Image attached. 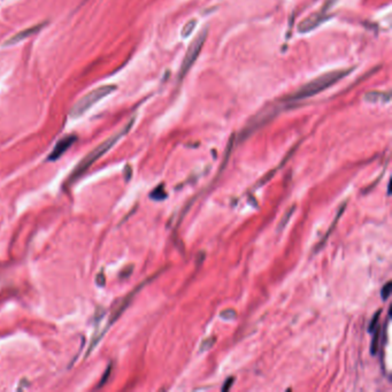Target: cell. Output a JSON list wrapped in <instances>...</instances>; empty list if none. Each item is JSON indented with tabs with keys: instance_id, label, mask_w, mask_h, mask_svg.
<instances>
[{
	"instance_id": "1",
	"label": "cell",
	"mask_w": 392,
	"mask_h": 392,
	"mask_svg": "<svg viewBox=\"0 0 392 392\" xmlns=\"http://www.w3.org/2000/svg\"><path fill=\"white\" fill-rule=\"evenodd\" d=\"M353 69L354 68L335 69V70L324 72V74L320 75V76L313 78L312 81L307 82V83L299 88L298 90H296L291 94H289L288 97H285L283 100L285 103H296L298 100L314 97V95L320 93V92L327 90L328 88H331L332 85L343 80L345 76H347L348 74H351L353 71Z\"/></svg>"
},
{
	"instance_id": "2",
	"label": "cell",
	"mask_w": 392,
	"mask_h": 392,
	"mask_svg": "<svg viewBox=\"0 0 392 392\" xmlns=\"http://www.w3.org/2000/svg\"><path fill=\"white\" fill-rule=\"evenodd\" d=\"M134 123H135V117L131 118V120L128 122L126 126L122 128L120 131H117L116 134L112 135L111 137L105 139L103 143H100L97 147H94L91 152H89L87 156L78 162L77 166L72 169L70 175H69V177L67 179V184L75 183L82 175H83V174L87 173V170L95 162V161L99 160L101 157L105 156V154H106L122 137L126 136V135L129 133V130L131 129V127L134 126Z\"/></svg>"
},
{
	"instance_id": "3",
	"label": "cell",
	"mask_w": 392,
	"mask_h": 392,
	"mask_svg": "<svg viewBox=\"0 0 392 392\" xmlns=\"http://www.w3.org/2000/svg\"><path fill=\"white\" fill-rule=\"evenodd\" d=\"M116 90L117 87L114 84L101 85V87L93 89V90H91L90 92H88L87 94L83 95V97H82L81 99L71 107L69 115H70V117L72 118L82 116V115L87 113L93 105L97 104L98 101L105 99V98L108 97V95L112 94Z\"/></svg>"
},
{
	"instance_id": "4",
	"label": "cell",
	"mask_w": 392,
	"mask_h": 392,
	"mask_svg": "<svg viewBox=\"0 0 392 392\" xmlns=\"http://www.w3.org/2000/svg\"><path fill=\"white\" fill-rule=\"evenodd\" d=\"M207 34H208V28H204L203 30L196 36V38L191 42L189 48H187L186 53L184 55L182 64H181L179 77H177L179 82L183 81V78L186 76V74L189 72L190 69L192 68V66L194 62L197 61V59H198L200 52L203 50V46L206 42Z\"/></svg>"
},
{
	"instance_id": "5",
	"label": "cell",
	"mask_w": 392,
	"mask_h": 392,
	"mask_svg": "<svg viewBox=\"0 0 392 392\" xmlns=\"http://www.w3.org/2000/svg\"><path fill=\"white\" fill-rule=\"evenodd\" d=\"M278 111H279L278 108L274 106V105H273V106H267L263 108L262 111H260L258 114L254 115V116L250 120L248 126L245 127V129L240 133L239 137L240 140H244L245 138H248L250 135L258 130L259 128H261L262 126H265L266 123H268L272 118H274L276 116Z\"/></svg>"
},
{
	"instance_id": "6",
	"label": "cell",
	"mask_w": 392,
	"mask_h": 392,
	"mask_svg": "<svg viewBox=\"0 0 392 392\" xmlns=\"http://www.w3.org/2000/svg\"><path fill=\"white\" fill-rule=\"evenodd\" d=\"M159 274H160V272H158V273H157V274H156V275H153V276H151V277H150V278H147V279H145V281H144L143 283H141V284H139V285H138V286H137V288H136V289H134V290H133V291H131L130 293H128V295L126 296V297H124V298H122V299H121V301H120V302H117V304H116V306H115V307H114V309H113V311H112V314H111V316H110V320H108V323L106 324V327H105V328H104V330H103V335H105V332H106V331L108 330V329H110V327H111V325H112V324H113V323H114V322H115V321H116V320H117V319H118V318H120V316H121L122 314H123V312H124V311H126V309L128 308V306H129V305L131 304V301H133V300H134V298H135V296H136V295H137V293H138V292H139V291H140V290H141V289H143V288H144V286H145V285H146V284H149V283H150L151 281H152V279H154V278H156V277H157V276H158V275H159Z\"/></svg>"
},
{
	"instance_id": "7",
	"label": "cell",
	"mask_w": 392,
	"mask_h": 392,
	"mask_svg": "<svg viewBox=\"0 0 392 392\" xmlns=\"http://www.w3.org/2000/svg\"><path fill=\"white\" fill-rule=\"evenodd\" d=\"M47 24H48V22L44 21V22L37 23V24L31 25V27L23 29V30L16 32V34L14 36H12L11 38H8L7 41L4 43V46H12V45L19 44V43L24 42L25 39L30 38V37H32V36L37 35L38 32H41Z\"/></svg>"
},
{
	"instance_id": "8",
	"label": "cell",
	"mask_w": 392,
	"mask_h": 392,
	"mask_svg": "<svg viewBox=\"0 0 392 392\" xmlns=\"http://www.w3.org/2000/svg\"><path fill=\"white\" fill-rule=\"evenodd\" d=\"M324 13L325 9H322L321 12L314 13V14L309 15L308 18L302 20L298 25V31L300 32V34H307V32L314 30V29L316 27H319L321 23H323L328 20V16H325Z\"/></svg>"
},
{
	"instance_id": "9",
	"label": "cell",
	"mask_w": 392,
	"mask_h": 392,
	"mask_svg": "<svg viewBox=\"0 0 392 392\" xmlns=\"http://www.w3.org/2000/svg\"><path fill=\"white\" fill-rule=\"evenodd\" d=\"M77 140L76 135H68V136H65L64 138H61L60 140L58 141L57 145L54 146V149L52 150V152L48 156L47 160L48 161H55L64 156V154L67 152V151L70 149L71 145Z\"/></svg>"
},
{
	"instance_id": "10",
	"label": "cell",
	"mask_w": 392,
	"mask_h": 392,
	"mask_svg": "<svg viewBox=\"0 0 392 392\" xmlns=\"http://www.w3.org/2000/svg\"><path fill=\"white\" fill-rule=\"evenodd\" d=\"M346 205H347V202H345V203H343L341 206H339V208H338V212H337V214H336V216H335V220H334V222L331 223V226L329 227V229H328V231L325 232V235H324V237L323 238L321 239V242L318 244V245H316V249H315V251H319V250H321L322 248H323L324 246V244H325V242H327L328 240V238L329 237H330V235H331V232L334 231L335 230V227H336V225H337L338 223V221H339V219H341V216H342V214L344 213V210H345V207H346Z\"/></svg>"
},
{
	"instance_id": "11",
	"label": "cell",
	"mask_w": 392,
	"mask_h": 392,
	"mask_svg": "<svg viewBox=\"0 0 392 392\" xmlns=\"http://www.w3.org/2000/svg\"><path fill=\"white\" fill-rule=\"evenodd\" d=\"M364 99L368 103H376L378 100L383 101V103H389L390 101V92H368L364 97Z\"/></svg>"
},
{
	"instance_id": "12",
	"label": "cell",
	"mask_w": 392,
	"mask_h": 392,
	"mask_svg": "<svg viewBox=\"0 0 392 392\" xmlns=\"http://www.w3.org/2000/svg\"><path fill=\"white\" fill-rule=\"evenodd\" d=\"M196 25H197V20L193 19V20H190V21H187L185 24H184L182 31H181V36H182L183 38L189 37V36L193 32Z\"/></svg>"
},
{
	"instance_id": "13",
	"label": "cell",
	"mask_w": 392,
	"mask_h": 392,
	"mask_svg": "<svg viewBox=\"0 0 392 392\" xmlns=\"http://www.w3.org/2000/svg\"><path fill=\"white\" fill-rule=\"evenodd\" d=\"M295 210H296V205H293V206L290 207V208L288 209V212H286L284 215H283L281 222L278 223V228H277L278 231H281V230H283L285 228V226L288 225V222L290 221V217L293 215Z\"/></svg>"
},
{
	"instance_id": "14",
	"label": "cell",
	"mask_w": 392,
	"mask_h": 392,
	"mask_svg": "<svg viewBox=\"0 0 392 392\" xmlns=\"http://www.w3.org/2000/svg\"><path fill=\"white\" fill-rule=\"evenodd\" d=\"M374 331H375V334H374L373 341H371V345H370V353L371 354H375L377 352L378 341H380V335H381V329L376 327V329H375Z\"/></svg>"
},
{
	"instance_id": "15",
	"label": "cell",
	"mask_w": 392,
	"mask_h": 392,
	"mask_svg": "<svg viewBox=\"0 0 392 392\" xmlns=\"http://www.w3.org/2000/svg\"><path fill=\"white\" fill-rule=\"evenodd\" d=\"M150 197L151 198H153L154 200H162L163 198H166L167 194L163 190V185H160V186H158L157 189H154L153 192L150 194Z\"/></svg>"
},
{
	"instance_id": "16",
	"label": "cell",
	"mask_w": 392,
	"mask_h": 392,
	"mask_svg": "<svg viewBox=\"0 0 392 392\" xmlns=\"http://www.w3.org/2000/svg\"><path fill=\"white\" fill-rule=\"evenodd\" d=\"M216 342V338L215 337H208L206 338L205 341L202 343V345H200V348H199V352H205L207 350H209V348H212V346L214 344H215Z\"/></svg>"
},
{
	"instance_id": "17",
	"label": "cell",
	"mask_w": 392,
	"mask_h": 392,
	"mask_svg": "<svg viewBox=\"0 0 392 392\" xmlns=\"http://www.w3.org/2000/svg\"><path fill=\"white\" fill-rule=\"evenodd\" d=\"M276 174V169L275 170H271L268 174H266L265 176L262 177L261 180H259V182L255 184V187H260L262 185H265V184L268 183V181L272 180V177H274V175Z\"/></svg>"
},
{
	"instance_id": "18",
	"label": "cell",
	"mask_w": 392,
	"mask_h": 392,
	"mask_svg": "<svg viewBox=\"0 0 392 392\" xmlns=\"http://www.w3.org/2000/svg\"><path fill=\"white\" fill-rule=\"evenodd\" d=\"M392 291V282H388L383 288H382V299L383 300H387V299L390 297Z\"/></svg>"
},
{
	"instance_id": "19",
	"label": "cell",
	"mask_w": 392,
	"mask_h": 392,
	"mask_svg": "<svg viewBox=\"0 0 392 392\" xmlns=\"http://www.w3.org/2000/svg\"><path fill=\"white\" fill-rule=\"evenodd\" d=\"M220 316H221L222 319H225V320H232V319H235L237 316V313L233 311V309L230 308L220 313Z\"/></svg>"
},
{
	"instance_id": "20",
	"label": "cell",
	"mask_w": 392,
	"mask_h": 392,
	"mask_svg": "<svg viewBox=\"0 0 392 392\" xmlns=\"http://www.w3.org/2000/svg\"><path fill=\"white\" fill-rule=\"evenodd\" d=\"M380 314H381V311H377L376 314L373 318V320H371V323L369 324V331L373 332L375 329L377 327V322H378V318H380Z\"/></svg>"
},
{
	"instance_id": "21",
	"label": "cell",
	"mask_w": 392,
	"mask_h": 392,
	"mask_svg": "<svg viewBox=\"0 0 392 392\" xmlns=\"http://www.w3.org/2000/svg\"><path fill=\"white\" fill-rule=\"evenodd\" d=\"M111 370H112V366H108V368L106 369V371H105V374H104V377L101 378V381L99 382V385H98V388H100V387H103V385L106 383V381H107V378L110 377V374H111Z\"/></svg>"
},
{
	"instance_id": "22",
	"label": "cell",
	"mask_w": 392,
	"mask_h": 392,
	"mask_svg": "<svg viewBox=\"0 0 392 392\" xmlns=\"http://www.w3.org/2000/svg\"><path fill=\"white\" fill-rule=\"evenodd\" d=\"M133 269H134V266L133 265H129V266H127L126 268L123 269V271L121 272V274H120V276L122 278H124V277H128V276H129L130 274H131V272H133Z\"/></svg>"
},
{
	"instance_id": "23",
	"label": "cell",
	"mask_w": 392,
	"mask_h": 392,
	"mask_svg": "<svg viewBox=\"0 0 392 392\" xmlns=\"http://www.w3.org/2000/svg\"><path fill=\"white\" fill-rule=\"evenodd\" d=\"M233 380H235V378H233V377L228 378V380H227V381L225 382V385H223V387H222V391H228L229 389H230V387H231V385H232Z\"/></svg>"
},
{
	"instance_id": "24",
	"label": "cell",
	"mask_w": 392,
	"mask_h": 392,
	"mask_svg": "<svg viewBox=\"0 0 392 392\" xmlns=\"http://www.w3.org/2000/svg\"><path fill=\"white\" fill-rule=\"evenodd\" d=\"M97 284L99 286H104L105 285V275L103 272H100L99 274L97 276Z\"/></svg>"
},
{
	"instance_id": "25",
	"label": "cell",
	"mask_w": 392,
	"mask_h": 392,
	"mask_svg": "<svg viewBox=\"0 0 392 392\" xmlns=\"http://www.w3.org/2000/svg\"><path fill=\"white\" fill-rule=\"evenodd\" d=\"M199 256H197V260H196V263L197 265H200V263L203 262V260L205 259V253L202 252V253H198Z\"/></svg>"
},
{
	"instance_id": "26",
	"label": "cell",
	"mask_w": 392,
	"mask_h": 392,
	"mask_svg": "<svg viewBox=\"0 0 392 392\" xmlns=\"http://www.w3.org/2000/svg\"><path fill=\"white\" fill-rule=\"evenodd\" d=\"M126 174H127V175H126V180L128 181V180H129L130 177H131V167H130V166H127V167H126Z\"/></svg>"
}]
</instances>
